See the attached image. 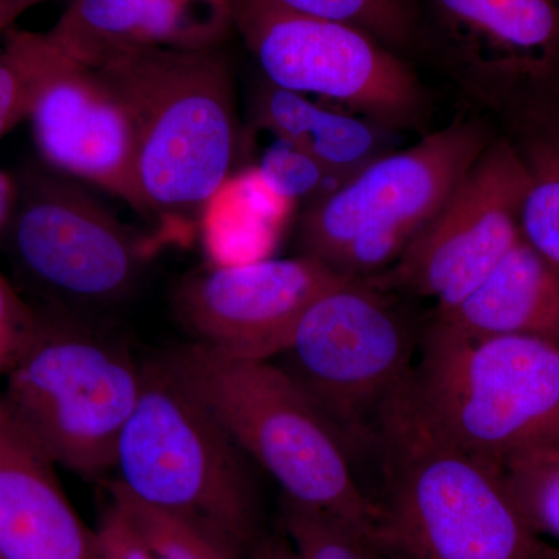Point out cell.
Segmentation results:
<instances>
[{
    "label": "cell",
    "mask_w": 559,
    "mask_h": 559,
    "mask_svg": "<svg viewBox=\"0 0 559 559\" xmlns=\"http://www.w3.org/2000/svg\"><path fill=\"white\" fill-rule=\"evenodd\" d=\"M348 280L305 255L219 264L180 283L175 310L197 344L271 360L288 347L305 312Z\"/></svg>",
    "instance_id": "obj_13"
},
{
    "label": "cell",
    "mask_w": 559,
    "mask_h": 559,
    "mask_svg": "<svg viewBox=\"0 0 559 559\" xmlns=\"http://www.w3.org/2000/svg\"><path fill=\"white\" fill-rule=\"evenodd\" d=\"M522 451H543L559 455V415Z\"/></svg>",
    "instance_id": "obj_31"
},
{
    "label": "cell",
    "mask_w": 559,
    "mask_h": 559,
    "mask_svg": "<svg viewBox=\"0 0 559 559\" xmlns=\"http://www.w3.org/2000/svg\"><path fill=\"white\" fill-rule=\"evenodd\" d=\"M253 110L261 128L307 153L337 187L388 154V128L323 108L271 83L257 92Z\"/></svg>",
    "instance_id": "obj_18"
},
{
    "label": "cell",
    "mask_w": 559,
    "mask_h": 559,
    "mask_svg": "<svg viewBox=\"0 0 559 559\" xmlns=\"http://www.w3.org/2000/svg\"><path fill=\"white\" fill-rule=\"evenodd\" d=\"M94 559H151L138 533L112 500L95 528Z\"/></svg>",
    "instance_id": "obj_27"
},
{
    "label": "cell",
    "mask_w": 559,
    "mask_h": 559,
    "mask_svg": "<svg viewBox=\"0 0 559 559\" xmlns=\"http://www.w3.org/2000/svg\"><path fill=\"white\" fill-rule=\"evenodd\" d=\"M412 388L451 440L502 469L559 415V345L471 336L433 320Z\"/></svg>",
    "instance_id": "obj_7"
},
{
    "label": "cell",
    "mask_w": 559,
    "mask_h": 559,
    "mask_svg": "<svg viewBox=\"0 0 559 559\" xmlns=\"http://www.w3.org/2000/svg\"><path fill=\"white\" fill-rule=\"evenodd\" d=\"M110 500L119 507L151 559H241L245 550L200 522L154 509L110 484Z\"/></svg>",
    "instance_id": "obj_19"
},
{
    "label": "cell",
    "mask_w": 559,
    "mask_h": 559,
    "mask_svg": "<svg viewBox=\"0 0 559 559\" xmlns=\"http://www.w3.org/2000/svg\"><path fill=\"white\" fill-rule=\"evenodd\" d=\"M91 68L130 112L150 215L186 219L204 212L238 151L235 75L224 46L120 51Z\"/></svg>",
    "instance_id": "obj_2"
},
{
    "label": "cell",
    "mask_w": 559,
    "mask_h": 559,
    "mask_svg": "<svg viewBox=\"0 0 559 559\" xmlns=\"http://www.w3.org/2000/svg\"><path fill=\"white\" fill-rule=\"evenodd\" d=\"M55 466L0 393V559H94L95 530L73 509Z\"/></svg>",
    "instance_id": "obj_16"
},
{
    "label": "cell",
    "mask_w": 559,
    "mask_h": 559,
    "mask_svg": "<svg viewBox=\"0 0 559 559\" xmlns=\"http://www.w3.org/2000/svg\"><path fill=\"white\" fill-rule=\"evenodd\" d=\"M234 31L267 83L341 102L384 128L412 127L425 92L407 62L369 33L280 5L229 0Z\"/></svg>",
    "instance_id": "obj_10"
},
{
    "label": "cell",
    "mask_w": 559,
    "mask_h": 559,
    "mask_svg": "<svg viewBox=\"0 0 559 559\" xmlns=\"http://www.w3.org/2000/svg\"><path fill=\"white\" fill-rule=\"evenodd\" d=\"M430 32L473 83L546 75L559 62V0H425Z\"/></svg>",
    "instance_id": "obj_14"
},
{
    "label": "cell",
    "mask_w": 559,
    "mask_h": 559,
    "mask_svg": "<svg viewBox=\"0 0 559 559\" xmlns=\"http://www.w3.org/2000/svg\"><path fill=\"white\" fill-rule=\"evenodd\" d=\"M0 389L11 417L55 465L91 479L114 469L143 364L62 308L36 310Z\"/></svg>",
    "instance_id": "obj_4"
},
{
    "label": "cell",
    "mask_w": 559,
    "mask_h": 559,
    "mask_svg": "<svg viewBox=\"0 0 559 559\" xmlns=\"http://www.w3.org/2000/svg\"><path fill=\"white\" fill-rule=\"evenodd\" d=\"M411 331L392 305L348 280L305 312L278 366L325 415L349 451L371 452L382 407L411 377Z\"/></svg>",
    "instance_id": "obj_8"
},
{
    "label": "cell",
    "mask_w": 559,
    "mask_h": 559,
    "mask_svg": "<svg viewBox=\"0 0 559 559\" xmlns=\"http://www.w3.org/2000/svg\"><path fill=\"white\" fill-rule=\"evenodd\" d=\"M264 186L283 201L307 200L310 202L336 190V183L307 153L288 142L277 139L264 153L259 168Z\"/></svg>",
    "instance_id": "obj_24"
},
{
    "label": "cell",
    "mask_w": 559,
    "mask_h": 559,
    "mask_svg": "<svg viewBox=\"0 0 559 559\" xmlns=\"http://www.w3.org/2000/svg\"><path fill=\"white\" fill-rule=\"evenodd\" d=\"M27 70L9 43L0 44V140L22 120L27 119Z\"/></svg>",
    "instance_id": "obj_25"
},
{
    "label": "cell",
    "mask_w": 559,
    "mask_h": 559,
    "mask_svg": "<svg viewBox=\"0 0 559 559\" xmlns=\"http://www.w3.org/2000/svg\"><path fill=\"white\" fill-rule=\"evenodd\" d=\"M381 549L403 559H535L533 535L502 469L463 450L429 418L407 381L382 407Z\"/></svg>",
    "instance_id": "obj_1"
},
{
    "label": "cell",
    "mask_w": 559,
    "mask_h": 559,
    "mask_svg": "<svg viewBox=\"0 0 559 559\" xmlns=\"http://www.w3.org/2000/svg\"><path fill=\"white\" fill-rule=\"evenodd\" d=\"M489 143L484 124L460 119L371 162L308 204L297 234L300 255L355 280L399 261Z\"/></svg>",
    "instance_id": "obj_6"
},
{
    "label": "cell",
    "mask_w": 559,
    "mask_h": 559,
    "mask_svg": "<svg viewBox=\"0 0 559 559\" xmlns=\"http://www.w3.org/2000/svg\"><path fill=\"white\" fill-rule=\"evenodd\" d=\"M514 506L533 535L559 540V455L522 451L502 466Z\"/></svg>",
    "instance_id": "obj_23"
},
{
    "label": "cell",
    "mask_w": 559,
    "mask_h": 559,
    "mask_svg": "<svg viewBox=\"0 0 559 559\" xmlns=\"http://www.w3.org/2000/svg\"><path fill=\"white\" fill-rule=\"evenodd\" d=\"M522 157L528 170L522 237L559 266V135L538 140Z\"/></svg>",
    "instance_id": "obj_22"
},
{
    "label": "cell",
    "mask_w": 559,
    "mask_h": 559,
    "mask_svg": "<svg viewBox=\"0 0 559 559\" xmlns=\"http://www.w3.org/2000/svg\"><path fill=\"white\" fill-rule=\"evenodd\" d=\"M27 70L33 140L44 167L92 183L148 216L135 165L138 138L127 106L97 70L70 57L47 33L2 36Z\"/></svg>",
    "instance_id": "obj_11"
},
{
    "label": "cell",
    "mask_w": 559,
    "mask_h": 559,
    "mask_svg": "<svg viewBox=\"0 0 559 559\" xmlns=\"http://www.w3.org/2000/svg\"><path fill=\"white\" fill-rule=\"evenodd\" d=\"M160 359L282 496L329 511L380 544V506L360 488L352 454L277 362L231 358L197 342Z\"/></svg>",
    "instance_id": "obj_3"
},
{
    "label": "cell",
    "mask_w": 559,
    "mask_h": 559,
    "mask_svg": "<svg viewBox=\"0 0 559 559\" xmlns=\"http://www.w3.org/2000/svg\"><path fill=\"white\" fill-rule=\"evenodd\" d=\"M248 554L249 559H299L288 538L277 536L261 535Z\"/></svg>",
    "instance_id": "obj_29"
},
{
    "label": "cell",
    "mask_w": 559,
    "mask_h": 559,
    "mask_svg": "<svg viewBox=\"0 0 559 559\" xmlns=\"http://www.w3.org/2000/svg\"><path fill=\"white\" fill-rule=\"evenodd\" d=\"M20 194L2 240L22 277L55 307H110L138 288L146 249L91 191L47 167L16 176Z\"/></svg>",
    "instance_id": "obj_9"
},
{
    "label": "cell",
    "mask_w": 559,
    "mask_h": 559,
    "mask_svg": "<svg viewBox=\"0 0 559 559\" xmlns=\"http://www.w3.org/2000/svg\"><path fill=\"white\" fill-rule=\"evenodd\" d=\"M437 322L471 336H527L559 345V266L524 237Z\"/></svg>",
    "instance_id": "obj_17"
},
{
    "label": "cell",
    "mask_w": 559,
    "mask_h": 559,
    "mask_svg": "<svg viewBox=\"0 0 559 559\" xmlns=\"http://www.w3.org/2000/svg\"><path fill=\"white\" fill-rule=\"evenodd\" d=\"M47 0H0V36L14 27V22Z\"/></svg>",
    "instance_id": "obj_30"
},
{
    "label": "cell",
    "mask_w": 559,
    "mask_h": 559,
    "mask_svg": "<svg viewBox=\"0 0 559 559\" xmlns=\"http://www.w3.org/2000/svg\"><path fill=\"white\" fill-rule=\"evenodd\" d=\"M535 559H559V546H551V544L544 543L539 539L538 547H536Z\"/></svg>",
    "instance_id": "obj_32"
},
{
    "label": "cell",
    "mask_w": 559,
    "mask_h": 559,
    "mask_svg": "<svg viewBox=\"0 0 559 559\" xmlns=\"http://www.w3.org/2000/svg\"><path fill=\"white\" fill-rule=\"evenodd\" d=\"M286 9L352 25L390 50L409 49L419 35L415 0H275Z\"/></svg>",
    "instance_id": "obj_21"
},
{
    "label": "cell",
    "mask_w": 559,
    "mask_h": 559,
    "mask_svg": "<svg viewBox=\"0 0 559 559\" xmlns=\"http://www.w3.org/2000/svg\"><path fill=\"white\" fill-rule=\"evenodd\" d=\"M17 194H20V183L16 176L3 171L0 168V240L9 229L11 218H13L14 209L17 204Z\"/></svg>",
    "instance_id": "obj_28"
},
{
    "label": "cell",
    "mask_w": 559,
    "mask_h": 559,
    "mask_svg": "<svg viewBox=\"0 0 559 559\" xmlns=\"http://www.w3.org/2000/svg\"><path fill=\"white\" fill-rule=\"evenodd\" d=\"M249 463L164 360L143 364L142 392L117 444V487L249 551L263 535Z\"/></svg>",
    "instance_id": "obj_5"
},
{
    "label": "cell",
    "mask_w": 559,
    "mask_h": 559,
    "mask_svg": "<svg viewBox=\"0 0 559 559\" xmlns=\"http://www.w3.org/2000/svg\"><path fill=\"white\" fill-rule=\"evenodd\" d=\"M35 320V308L22 300L0 275V377L10 369L27 340Z\"/></svg>",
    "instance_id": "obj_26"
},
{
    "label": "cell",
    "mask_w": 559,
    "mask_h": 559,
    "mask_svg": "<svg viewBox=\"0 0 559 559\" xmlns=\"http://www.w3.org/2000/svg\"><path fill=\"white\" fill-rule=\"evenodd\" d=\"M286 538L299 559H381V546L340 516L282 496Z\"/></svg>",
    "instance_id": "obj_20"
},
{
    "label": "cell",
    "mask_w": 559,
    "mask_h": 559,
    "mask_svg": "<svg viewBox=\"0 0 559 559\" xmlns=\"http://www.w3.org/2000/svg\"><path fill=\"white\" fill-rule=\"evenodd\" d=\"M231 32L229 0H70L46 33L91 66L120 51L219 47Z\"/></svg>",
    "instance_id": "obj_15"
},
{
    "label": "cell",
    "mask_w": 559,
    "mask_h": 559,
    "mask_svg": "<svg viewBox=\"0 0 559 559\" xmlns=\"http://www.w3.org/2000/svg\"><path fill=\"white\" fill-rule=\"evenodd\" d=\"M528 170L506 140L491 143L450 200L396 261L401 285L450 310L484 282L522 238Z\"/></svg>",
    "instance_id": "obj_12"
}]
</instances>
